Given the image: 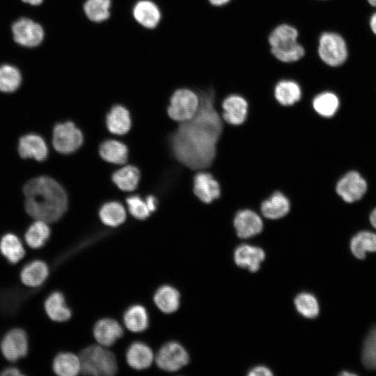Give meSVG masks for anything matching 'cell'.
Returning a JSON list of instances; mask_svg holds the SVG:
<instances>
[{
    "mask_svg": "<svg viewBox=\"0 0 376 376\" xmlns=\"http://www.w3.org/2000/svg\"><path fill=\"white\" fill-rule=\"evenodd\" d=\"M199 97L197 111L180 123L169 139L175 159L192 170L210 167L217 154L224 131L223 118L217 109L218 97L212 86L195 91Z\"/></svg>",
    "mask_w": 376,
    "mask_h": 376,
    "instance_id": "1",
    "label": "cell"
},
{
    "mask_svg": "<svg viewBox=\"0 0 376 376\" xmlns=\"http://www.w3.org/2000/svg\"><path fill=\"white\" fill-rule=\"evenodd\" d=\"M26 212L36 220L53 223L59 220L68 208V196L63 187L47 176L36 177L24 187Z\"/></svg>",
    "mask_w": 376,
    "mask_h": 376,
    "instance_id": "2",
    "label": "cell"
},
{
    "mask_svg": "<svg viewBox=\"0 0 376 376\" xmlns=\"http://www.w3.org/2000/svg\"><path fill=\"white\" fill-rule=\"evenodd\" d=\"M298 37V30L294 26L287 23L278 24L268 36L272 54L281 63L298 61L305 54V49Z\"/></svg>",
    "mask_w": 376,
    "mask_h": 376,
    "instance_id": "3",
    "label": "cell"
},
{
    "mask_svg": "<svg viewBox=\"0 0 376 376\" xmlns=\"http://www.w3.org/2000/svg\"><path fill=\"white\" fill-rule=\"evenodd\" d=\"M79 358L82 374L111 376L117 372L115 354L101 345H92L85 347L81 351Z\"/></svg>",
    "mask_w": 376,
    "mask_h": 376,
    "instance_id": "4",
    "label": "cell"
},
{
    "mask_svg": "<svg viewBox=\"0 0 376 376\" xmlns=\"http://www.w3.org/2000/svg\"><path fill=\"white\" fill-rule=\"evenodd\" d=\"M317 52L322 62L331 68H339L348 56L345 40L334 31H325L320 35Z\"/></svg>",
    "mask_w": 376,
    "mask_h": 376,
    "instance_id": "5",
    "label": "cell"
},
{
    "mask_svg": "<svg viewBox=\"0 0 376 376\" xmlns=\"http://www.w3.org/2000/svg\"><path fill=\"white\" fill-rule=\"evenodd\" d=\"M167 113L169 117L180 123L194 116L199 106L197 93L188 87L175 88L169 97Z\"/></svg>",
    "mask_w": 376,
    "mask_h": 376,
    "instance_id": "6",
    "label": "cell"
},
{
    "mask_svg": "<svg viewBox=\"0 0 376 376\" xmlns=\"http://www.w3.org/2000/svg\"><path fill=\"white\" fill-rule=\"evenodd\" d=\"M81 131L71 121L56 124L53 130L52 144L54 149L62 154H70L83 144Z\"/></svg>",
    "mask_w": 376,
    "mask_h": 376,
    "instance_id": "7",
    "label": "cell"
},
{
    "mask_svg": "<svg viewBox=\"0 0 376 376\" xmlns=\"http://www.w3.org/2000/svg\"><path fill=\"white\" fill-rule=\"evenodd\" d=\"M157 366L167 372H175L185 366L189 361L188 352L178 342L169 341L164 344L155 357Z\"/></svg>",
    "mask_w": 376,
    "mask_h": 376,
    "instance_id": "8",
    "label": "cell"
},
{
    "mask_svg": "<svg viewBox=\"0 0 376 376\" xmlns=\"http://www.w3.org/2000/svg\"><path fill=\"white\" fill-rule=\"evenodd\" d=\"M0 348L4 358L10 362L24 357L29 350L26 333L19 328L8 331L1 341Z\"/></svg>",
    "mask_w": 376,
    "mask_h": 376,
    "instance_id": "9",
    "label": "cell"
},
{
    "mask_svg": "<svg viewBox=\"0 0 376 376\" xmlns=\"http://www.w3.org/2000/svg\"><path fill=\"white\" fill-rule=\"evenodd\" d=\"M221 117L227 123L240 126L247 118L249 104L247 100L238 93H230L221 102Z\"/></svg>",
    "mask_w": 376,
    "mask_h": 376,
    "instance_id": "10",
    "label": "cell"
},
{
    "mask_svg": "<svg viewBox=\"0 0 376 376\" xmlns=\"http://www.w3.org/2000/svg\"><path fill=\"white\" fill-rule=\"evenodd\" d=\"M12 31L14 40L19 45L27 47L38 45L44 38L42 26L28 18H21L14 22Z\"/></svg>",
    "mask_w": 376,
    "mask_h": 376,
    "instance_id": "11",
    "label": "cell"
},
{
    "mask_svg": "<svg viewBox=\"0 0 376 376\" xmlns=\"http://www.w3.org/2000/svg\"><path fill=\"white\" fill-rule=\"evenodd\" d=\"M367 183L357 171H352L345 174L337 182L336 191L338 195L347 203L355 202L364 195Z\"/></svg>",
    "mask_w": 376,
    "mask_h": 376,
    "instance_id": "12",
    "label": "cell"
},
{
    "mask_svg": "<svg viewBox=\"0 0 376 376\" xmlns=\"http://www.w3.org/2000/svg\"><path fill=\"white\" fill-rule=\"evenodd\" d=\"M132 17L137 24L146 29H154L160 23L162 13L153 0H137L132 8Z\"/></svg>",
    "mask_w": 376,
    "mask_h": 376,
    "instance_id": "13",
    "label": "cell"
},
{
    "mask_svg": "<svg viewBox=\"0 0 376 376\" xmlns=\"http://www.w3.org/2000/svg\"><path fill=\"white\" fill-rule=\"evenodd\" d=\"M194 195L203 203L210 204L221 196V187L213 175L206 171H199L193 179Z\"/></svg>",
    "mask_w": 376,
    "mask_h": 376,
    "instance_id": "14",
    "label": "cell"
},
{
    "mask_svg": "<svg viewBox=\"0 0 376 376\" xmlns=\"http://www.w3.org/2000/svg\"><path fill=\"white\" fill-rule=\"evenodd\" d=\"M233 225L239 237L249 238L261 233L263 223L260 217L249 209L239 210L233 219Z\"/></svg>",
    "mask_w": 376,
    "mask_h": 376,
    "instance_id": "15",
    "label": "cell"
},
{
    "mask_svg": "<svg viewBox=\"0 0 376 376\" xmlns=\"http://www.w3.org/2000/svg\"><path fill=\"white\" fill-rule=\"evenodd\" d=\"M273 95L276 102L281 107H292L299 102L302 97L300 84L292 79L283 78L276 81L273 88Z\"/></svg>",
    "mask_w": 376,
    "mask_h": 376,
    "instance_id": "16",
    "label": "cell"
},
{
    "mask_svg": "<svg viewBox=\"0 0 376 376\" xmlns=\"http://www.w3.org/2000/svg\"><path fill=\"white\" fill-rule=\"evenodd\" d=\"M123 335L121 325L114 319L103 318L99 320L93 327V336L102 346L113 345Z\"/></svg>",
    "mask_w": 376,
    "mask_h": 376,
    "instance_id": "17",
    "label": "cell"
},
{
    "mask_svg": "<svg viewBox=\"0 0 376 376\" xmlns=\"http://www.w3.org/2000/svg\"><path fill=\"white\" fill-rule=\"evenodd\" d=\"M18 152L22 158H33L37 161L45 160L48 148L45 140L39 135L29 134L19 140Z\"/></svg>",
    "mask_w": 376,
    "mask_h": 376,
    "instance_id": "18",
    "label": "cell"
},
{
    "mask_svg": "<svg viewBox=\"0 0 376 376\" xmlns=\"http://www.w3.org/2000/svg\"><path fill=\"white\" fill-rule=\"evenodd\" d=\"M106 126L109 132L113 134H127L132 126L129 110L120 104H113L107 113Z\"/></svg>",
    "mask_w": 376,
    "mask_h": 376,
    "instance_id": "19",
    "label": "cell"
},
{
    "mask_svg": "<svg viewBox=\"0 0 376 376\" xmlns=\"http://www.w3.org/2000/svg\"><path fill=\"white\" fill-rule=\"evenodd\" d=\"M290 201L281 191H276L260 204L263 215L269 219H279L288 214Z\"/></svg>",
    "mask_w": 376,
    "mask_h": 376,
    "instance_id": "20",
    "label": "cell"
},
{
    "mask_svg": "<svg viewBox=\"0 0 376 376\" xmlns=\"http://www.w3.org/2000/svg\"><path fill=\"white\" fill-rule=\"evenodd\" d=\"M265 258V252L261 248L249 244L239 246L234 254L237 265L246 268L251 272H257L260 269Z\"/></svg>",
    "mask_w": 376,
    "mask_h": 376,
    "instance_id": "21",
    "label": "cell"
},
{
    "mask_svg": "<svg viewBox=\"0 0 376 376\" xmlns=\"http://www.w3.org/2000/svg\"><path fill=\"white\" fill-rule=\"evenodd\" d=\"M154 359L152 349L145 343H132L127 350L126 361L132 368L138 370L150 367Z\"/></svg>",
    "mask_w": 376,
    "mask_h": 376,
    "instance_id": "22",
    "label": "cell"
},
{
    "mask_svg": "<svg viewBox=\"0 0 376 376\" xmlns=\"http://www.w3.org/2000/svg\"><path fill=\"white\" fill-rule=\"evenodd\" d=\"M49 274V269L45 262L41 260H34L23 267L19 277L25 285L36 288L45 283Z\"/></svg>",
    "mask_w": 376,
    "mask_h": 376,
    "instance_id": "23",
    "label": "cell"
},
{
    "mask_svg": "<svg viewBox=\"0 0 376 376\" xmlns=\"http://www.w3.org/2000/svg\"><path fill=\"white\" fill-rule=\"evenodd\" d=\"M47 316L53 321L63 322L72 316V311L67 306L63 294L58 291L52 292L44 303Z\"/></svg>",
    "mask_w": 376,
    "mask_h": 376,
    "instance_id": "24",
    "label": "cell"
},
{
    "mask_svg": "<svg viewBox=\"0 0 376 376\" xmlns=\"http://www.w3.org/2000/svg\"><path fill=\"white\" fill-rule=\"evenodd\" d=\"M153 300L157 307L163 313L170 314L176 311L180 303V293L174 287L164 285L155 291Z\"/></svg>",
    "mask_w": 376,
    "mask_h": 376,
    "instance_id": "25",
    "label": "cell"
},
{
    "mask_svg": "<svg viewBox=\"0 0 376 376\" xmlns=\"http://www.w3.org/2000/svg\"><path fill=\"white\" fill-rule=\"evenodd\" d=\"M99 154L107 162L123 164L128 159V148L119 141L107 139L100 143Z\"/></svg>",
    "mask_w": 376,
    "mask_h": 376,
    "instance_id": "26",
    "label": "cell"
},
{
    "mask_svg": "<svg viewBox=\"0 0 376 376\" xmlns=\"http://www.w3.org/2000/svg\"><path fill=\"white\" fill-rule=\"evenodd\" d=\"M311 106L313 110L320 116L324 118L333 116L338 111L340 100L336 93L324 91L316 93L311 99Z\"/></svg>",
    "mask_w": 376,
    "mask_h": 376,
    "instance_id": "27",
    "label": "cell"
},
{
    "mask_svg": "<svg viewBox=\"0 0 376 376\" xmlns=\"http://www.w3.org/2000/svg\"><path fill=\"white\" fill-rule=\"evenodd\" d=\"M123 322L126 328L132 332L144 331L149 326L148 313L141 304L132 305L125 311Z\"/></svg>",
    "mask_w": 376,
    "mask_h": 376,
    "instance_id": "28",
    "label": "cell"
},
{
    "mask_svg": "<svg viewBox=\"0 0 376 376\" xmlns=\"http://www.w3.org/2000/svg\"><path fill=\"white\" fill-rule=\"evenodd\" d=\"M139 169L133 165H127L116 171L111 176L113 182L122 191L135 190L140 180Z\"/></svg>",
    "mask_w": 376,
    "mask_h": 376,
    "instance_id": "29",
    "label": "cell"
},
{
    "mask_svg": "<svg viewBox=\"0 0 376 376\" xmlns=\"http://www.w3.org/2000/svg\"><path fill=\"white\" fill-rule=\"evenodd\" d=\"M0 252L11 264L19 262L25 255L20 239L13 233H6L0 240Z\"/></svg>",
    "mask_w": 376,
    "mask_h": 376,
    "instance_id": "30",
    "label": "cell"
},
{
    "mask_svg": "<svg viewBox=\"0 0 376 376\" xmlns=\"http://www.w3.org/2000/svg\"><path fill=\"white\" fill-rule=\"evenodd\" d=\"M52 369L59 376H75L81 370L79 356L71 352H61L54 359Z\"/></svg>",
    "mask_w": 376,
    "mask_h": 376,
    "instance_id": "31",
    "label": "cell"
},
{
    "mask_svg": "<svg viewBox=\"0 0 376 376\" xmlns=\"http://www.w3.org/2000/svg\"><path fill=\"white\" fill-rule=\"evenodd\" d=\"M101 221L106 226L117 227L126 220V211L118 201H111L104 203L99 210Z\"/></svg>",
    "mask_w": 376,
    "mask_h": 376,
    "instance_id": "32",
    "label": "cell"
},
{
    "mask_svg": "<svg viewBox=\"0 0 376 376\" xmlns=\"http://www.w3.org/2000/svg\"><path fill=\"white\" fill-rule=\"evenodd\" d=\"M51 234L48 223L36 220L26 230L24 235L25 242L31 249L42 247L49 240Z\"/></svg>",
    "mask_w": 376,
    "mask_h": 376,
    "instance_id": "33",
    "label": "cell"
},
{
    "mask_svg": "<svg viewBox=\"0 0 376 376\" xmlns=\"http://www.w3.org/2000/svg\"><path fill=\"white\" fill-rule=\"evenodd\" d=\"M111 5V0H85L83 10L91 22L102 23L110 17Z\"/></svg>",
    "mask_w": 376,
    "mask_h": 376,
    "instance_id": "34",
    "label": "cell"
},
{
    "mask_svg": "<svg viewBox=\"0 0 376 376\" xmlns=\"http://www.w3.org/2000/svg\"><path fill=\"white\" fill-rule=\"evenodd\" d=\"M350 249L355 257L363 259L367 251H376V234L370 231L357 233L351 240Z\"/></svg>",
    "mask_w": 376,
    "mask_h": 376,
    "instance_id": "35",
    "label": "cell"
},
{
    "mask_svg": "<svg viewBox=\"0 0 376 376\" xmlns=\"http://www.w3.org/2000/svg\"><path fill=\"white\" fill-rule=\"evenodd\" d=\"M22 77L19 71L10 65L0 66V91L11 93L20 86Z\"/></svg>",
    "mask_w": 376,
    "mask_h": 376,
    "instance_id": "36",
    "label": "cell"
},
{
    "mask_svg": "<svg viewBox=\"0 0 376 376\" xmlns=\"http://www.w3.org/2000/svg\"><path fill=\"white\" fill-rule=\"evenodd\" d=\"M295 304L299 313L307 318H313L319 313L318 302L310 293L299 294L295 299Z\"/></svg>",
    "mask_w": 376,
    "mask_h": 376,
    "instance_id": "37",
    "label": "cell"
},
{
    "mask_svg": "<svg viewBox=\"0 0 376 376\" xmlns=\"http://www.w3.org/2000/svg\"><path fill=\"white\" fill-rule=\"evenodd\" d=\"M362 361L370 369H376V327L367 336L362 351Z\"/></svg>",
    "mask_w": 376,
    "mask_h": 376,
    "instance_id": "38",
    "label": "cell"
},
{
    "mask_svg": "<svg viewBox=\"0 0 376 376\" xmlns=\"http://www.w3.org/2000/svg\"><path fill=\"white\" fill-rule=\"evenodd\" d=\"M126 203L130 214L138 220H145L151 214L145 199L143 200L139 195L127 197Z\"/></svg>",
    "mask_w": 376,
    "mask_h": 376,
    "instance_id": "39",
    "label": "cell"
},
{
    "mask_svg": "<svg viewBox=\"0 0 376 376\" xmlns=\"http://www.w3.org/2000/svg\"><path fill=\"white\" fill-rule=\"evenodd\" d=\"M249 376H270L272 375L271 370L265 366H256L251 369L249 373Z\"/></svg>",
    "mask_w": 376,
    "mask_h": 376,
    "instance_id": "40",
    "label": "cell"
},
{
    "mask_svg": "<svg viewBox=\"0 0 376 376\" xmlns=\"http://www.w3.org/2000/svg\"><path fill=\"white\" fill-rule=\"evenodd\" d=\"M145 201L151 213L157 210L158 201L156 196L152 194H149L146 197Z\"/></svg>",
    "mask_w": 376,
    "mask_h": 376,
    "instance_id": "41",
    "label": "cell"
},
{
    "mask_svg": "<svg viewBox=\"0 0 376 376\" xmlns=\"http://www.w3.org/2000/svg\"><path fill=\"white\" fill-rule=\"evenodd\" d=\"M1 375L3 376H22L24 375L19 369L15 367H8L3 370Z\"/></svg>",
    "mask_w": 376,
    "mask_h": 376,
    "instance_id": "42",
    "label": "cell"
},
{
    "mask_svg": "<svg viewBox=\"0 0 376 376\" xmlns=\"http://www.w3.org/2000/svg\"><path fill=\"white\" fill-rule=\"evenodd\" d=\"M232 0H208V2L213 6L221 7L228 4Z\"/></svg>",
    "mask_w": 376,
    "mask_h": 376,
    "instance_id": "43",
    "label": "cell"
},
{
    "mask_svg": "<svg viewBox=\"0 0 376 376\" xmlns=\"http://www.w3.org/2000/svg\"><path fill=\"white\" fill-rule=\"evenodd\" d=\"M370 26L372 31L376 35V13L372 15L370 19Z\"/></svg>",
    "mask_w": 376,
    "mask_h": 376,
    "instance_id": "44",
    "label": "cell"
},
{
    "mask_svg": "<svg viewBox=\"0 0 376 376\" xmlns=\"http://www.w3.org/2000/svg\"><path fill=\"white\" fill-rule=\"evenodd\" d=\"M370 221L372 226L376 228V208H375L370 214Z\"/></svg>",
    "mask_w": 376,
    "mask_h": 376,
    "instance_id": "45",
    "label": "cell"
},
{
    "mask_svg": "<svg viewBox=\"0 0 376 376\" xmlns=\"http://www.w3.org/2000/svg\"><path fill=\"white\" fill-rule=\"evenodd\" d=\"M24 3L31 4L32 6H38L40 4L43 0H22Z\"/></svg>",
    "mask_w": 376,
    "mask_h": 376,
    "instance_id": "46",
    "label": "cell"
},
{
    "mask_svg": "<svg viewBox=\"0 0 376 376\" xmlns=\"http://www.w3.org/2000/svg\"><path fill=\"white\" fill-rule=\"evenodd\" d=\"M368 1L371 6H376V0H368Z\"/></svg>",
    "mask_w": 376,
    "mask_h": 376,
    "instance_id": "47",
    "label": "cell"
},
{
    "mask_svg": "<svg viewBox=\"0 0 376 376\" xmlns=\"http://www.w3.org/2000/svg\"><path fill=\"white\" fill-rule=\"evenodd\" d=\"M343 375H354V374L352 373H347V372H343L342 373Z\"/></svg>",
    "mask_w": 376,
    "mask_h": 376,
    "instance_id": "48",
    "label": "cell"
}]
</instances>
